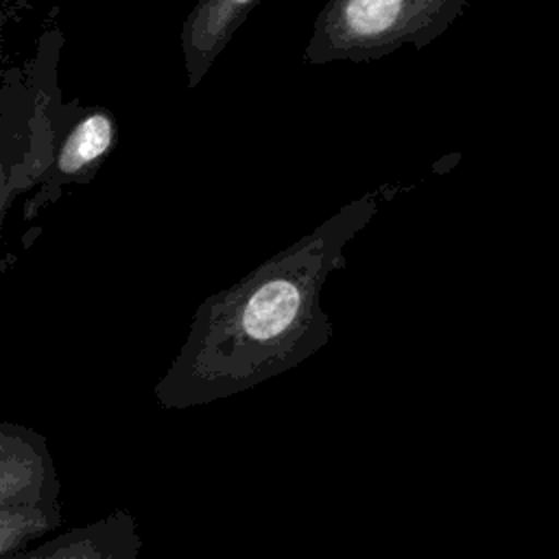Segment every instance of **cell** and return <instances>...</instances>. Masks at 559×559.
I'll return each mask as SVG.
<instances>
[{"instance_id":"1","label":"cell","mask_w":559,"mask_h":559,"mask_svg":"<svg viewBox=\"0 0 559 559\" xmlns=\"http://www.w3.org/2000/svg\"><path fill=\"white\" fill-rule=\"evenodd\" d=\"M404 186H380L345 203L310 234L273 253L236 284L205 297L188 336L155 386L164 408H190L249 391L323 349L334 325L321 304L345 247L382 201Z\"/></svg>"},{"instance_id":"2","label":"cell","mask_w":559,"mask_h":559,"mask_svg":"<svg viewBox=\"0 0 559 559\" xmlns=\"http://www.w3.org/2000/svg\"><path fill=\"white\" fill-rule=\"evenodd\" d=\"M13 7L0 9V247L2 223L17 197H26L48 170L55 148L52 107L61 96L57 59L63 37L57 26L39 37L31 59L13 61L7 50V22ZM13 262L0 251V275Z\"/></svg>"},{"instance_id":"3","label":"cell","mask_w":559,"mask_h":559,"mask_svg":"<svg viewBox=\"0 0 559 559\" xmlns=\"http://www.w3.org/2000/svg\"><path fill=\"white\" fill-rule=\"evenodd\" d=\"M467 4L469 0H328L314 17L304 61L369 63L406 44L421 50Z\"/></svg>"},{"instance_id":"4","label":"cell","mask_w":559,"mask_h":559,"mask_svg":"<svg viewBox=\"0 0 559 559\" xmlns=\"http://www.w3.org/2000/svg\"><path fill=\"white\" fill-rule=\"evenodd\" d=\"M55 148L48 170L39 177L31 194L22 199V221H35L39 212L55 205L70 186L92 181L118 142V122L111 109L100 105L63 103L52 107Z\"/></svg>"},{"instance_id":"5","label":"cell","mask_w":559,"mask_h":559,"mask_svg":"<svg viewBox=\"0 0 559 559\" xmlns=\"http://www.w3.org/2000/svg\"><path fill=\"white\" fill-rule=\"evenodd\" d=\"M59 476L46 437L0 421V509L59 507Z\"/></svg>"},{"instance_id":"6","label":"cell","mask_w":559,"mask_h":559,"mask_svg":"<svg viewBox=\"0 0 559 559\" xmlns=\"http://www.w3.org/2000/svg\"><path fill=\"white\" fill-rule=\"evenodd\" d=\"M262 0H197L181 24L188 87H197Z\"/></svg>"},{"instance_id":"7","label":"cell","mask_w":559,"mask_h":559,"mask_svg":"<svg viewBox=\"0 0 559 559\" xmlns=\"http://www.w3.org/2000/svg\"><path fill=\"white\" fill-rule=\"evenodd\" d=\"M142 537L129 511L70 528L55 539L35 544L9 559H140Z\"/></svg>"},{"instance_id":"8","label":"cell","mask_w":559,"mask_h":559,"mask_svg":"<svg viewBox=\"0 0 559 559\" xmlns=\"http://www.w3.org/2000/svg\"><path fill=\"white\" fill-rule=\"evenodd\" d=\"M61 524V507L0 509V559H9L44 539Z\"/></svg>"}]
</instances>
